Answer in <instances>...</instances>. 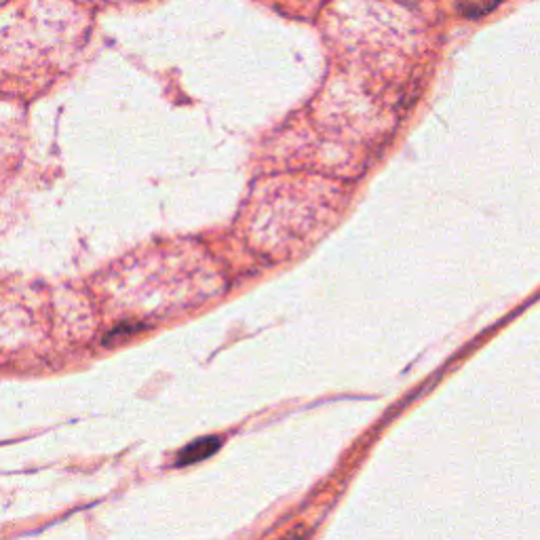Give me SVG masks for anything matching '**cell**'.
<instances>
[{
    "instance_id": "cell-3",
    "label": "cell",
    "mask_w": 540,
    "mask_h": 540,
    "mask_svg": "<svg viewBox=\"0 0 540 540\" xmlns=\"http://www.w3.org/2000/svg\"><path fill=\"white\" fill-rule=\"evenodd\" d=\"M285 540H304V536H302V530H296L292 536H287Z\"/></svg>"
},
{
    "instance_id": "cell-2",
    "label": "cell",
    "mask_w": 540,
    "mask_h": 540,
    "mask_svg": "<svg viewBox=\"0 0 540 540\" xmlns=\"http://www.w3.org/2000/svg\"><path fill=\"white\" fill-rule=\"evenodd\" d=\"M500 3H503V0H458V9L467 17H479L492 11Z\"/></svg>"
},
{
    "instance_id": "cell-1",
    "label": "cell",
    "mask_w": 540,
    "mask_h": 540,
    "mask_svg": "<svg viewBox=\"0 0 540 540\" xmlns=\"http://www.w3.org/2000/svg\"><path fill=\"white\" fill-rule=\"evenodd\" d=\"M222 446V439L211 435V437H201L197 441H192L190 446H186L180 456H178V462L180 465H195V462H201L205 458H209L211 454H216Z\"/></svg>"
}]
</instances>
